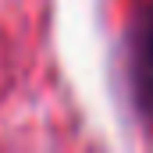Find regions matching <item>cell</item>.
<instances>
[{
    "mask_svg": "<svg viewBox=\"0 0 153 153\" xmlns=\"http://www.w3.org/2000/svg\"><path fill=\"white\" fill-rule=\"evenodd\" d=\"M146 93H150V100H153V29H150V36H146Z\"/></svg>",
    "mask_w": 153,
    "mask_h": 153,
    "instance_id": "6da1fadb",
    "label": "cell"
}]
</instances>
